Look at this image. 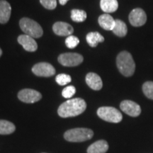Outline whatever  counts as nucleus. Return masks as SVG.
Instances as JSON below:
<instances>
[{"label":"nucleus","instance_id":"obj_1","mask_svg":"<svg viewBox=\"0 0 153 153\" xmlns=\"http://www.w3.org/2000/svg\"><path fill=\"white\" fill-rule=\"evenodd\" d=\"M87 108L85 101L81 98L72 99L62 103L59 106L57 113L62 118L74 117L82 114Z\"/></svg>","mask_w":153,"mask_h":153},{"label":"nucleus","instance_id":"obj_2","mask_svg":"<svg viewBox=\"0 0 153 153\" xmlns=\"http://www.w3.org/2000/svg\"><path fill=\"white\" fill-rule=\"evenodd\" d=\"M116 65L119 72L123 76H131L135 70V63L131 53L122 51L116 57Z\"/></svg>","mask_w":153,"mask_h":153},{"label":"nucleus","instance_id":"obj_3","mask_svg":"<svg viewBox=\"0 0 153 153\" xmlns=\"http://www.w3.org/2000/svg\"><path fill=\"white\" fill-rule=\"evenodd\" d=\"M94 132L86 128H76L68 130L64 134L66 140L72 143H81L92 138Z\"/></svg>","mask_w":153,"mask_h":153},{"label":"nucleus","instance_id":"obj_4","mask_svg":"<svg viewBox=\"0 0 153 153\" xmlns=\"http://www.w3.org/2000/svg\"><path fill=\"white\" fill-rule=\"evenodd\" d=\"M21 29L26 35L32 38H41L43 34V28L39 24L28 18H22L19 22Z\"/></svg>","mask_w":153,"mask_h":153},{"label":"nucleus","instance_id":"obj_5","mask_svg":"<svg viewBox=\"0 0 153 153\" xmlns=\"http://www.w3.org/2000/svg\"><path fill=\"white\" fill-rule=\"evenodd\" d=\"M97 115L100 118L110 123H118L123 119V116L114 107L102 106L97 110Z\"/></svg>","mask_w":153,"mask_h":153},{"label":"nucleus","instance_id":"obj_6","mask_svg":"<svg viewBox=\"0 0 153 153\" xmlns=\"http://www.w3.org/2000/svg\"><path fill=\"white\" fill-rule=\"evenodd\" d=\"M84 57L82 55L75 53H62L59 55L58 62L63 66L75 67L83 62Z\"/></svg>","mask_w":153,"mask_h":153},{"label":"nucleus","instance_id":"obj_7","mask_svg":"<svg viewBox=\"0 0 153 153\" xmlns=\"http://www.w3.org/2000/svg\"><path fill=\"white\" fill-rule=\"evenodd\" d=\"M18 98L22 102L26 104H33L41 100L42 95L41 93L34 89H24L19 91Z\"/></svg>","mask_w":153,"mask_h":153},{"label":"nucleus","instance_id":"obj_8","mask_svg":"<svg viewBox=\"0 0 153 153\" xmlns=\"http://www.w3.org/2000/svg\"><path fill=\"white\" fill-rule=\"evenodd\" d=\"M129 22L133 26L140 27L144 25L147 22L146 13L140 8L134 9L129 14Z\"/></svg>","mask_w":153,"mask_h":153},{"label":"nucleus","instance_id":"obj_9","mask_svg":"<svg viewBox=\"0 0 153 153\" xmlns=\"http://www.w3.org/2000/svg\"><path fill=\"white\" fill-rule=\"evenodd\" d=\"M32 72L36 76L48 77V76L54 75L55 73V69L50 63L39 62L33 67Z\"/></svg>","mask_w":153,"mask_h":153},{"label":"nucleus","instance_id":"obj_10","mask_svg":"<svg viewBox=\"0 0 153 153\" xmlns=\"http://www.w3.org/2000/svg\"><path fill=\"white\" fill-rule=\"evenodd\" d=\"M120 108L123 111L132 117H137L141 114V108L137 103L131 100H124L120 103Z\"/></svg>","mask_w":153,"mask_h":153},{"label":"nucleus","instance_id":"obj_11","mask_svg":"<svg viewBox=\"0 0 153 153\" xmlns=\"http://www.w3.org/2000/svg\"><path fill=\"white\" fill-rule=\"evenodd\" d=\"M53 30L56 35L60 36H70L74 32L71 25L62 22L55 23L53 26Z\"/></svg>","mask_w":153,"mask_h":153},{"label":"nucleus","instance_id":"obj_12","mask_svg":"<svg viewBox=\"0 0 153 153\" xmlns=\"http://www.w3.org/2000/svg\"><path fill=\"white\" fill-rule=\"evenodd\" d=\"M18 43L22 45L25 51L28 52H34L38 49V45L33 38L26 35H21L18 37Z\"/></svg>","mask_w":153,"mask_h":153},{"label":"nucleus","instance_id":"obj_13","mask_svg":"<svg viewBox=\"0 0 153 153\" xmlns=\"http://www.w3.org/2000/svg\"><path fill=\"white\" fill-rule=\"evenodd\" d=\"M86 83L93 90L99 91L103 87V82L101 77L98 74L94 73V72H89L86 76Z\"/></svg>","mask_w":153,"mask_h":153},{"label":"nucleus","instance_id":"obj_14","mask_svg":"<svg viewBox=\"0 0 153 153\" xmlns=\"http://www.w3.org/2000/svg\"><path fill=\"white\" fill-rule=\"evenodd\" d=\"M11 12L10 4L6 0H0V24H4L9 22Z\"/></svg>","mask_w":153,"mask_h":153},{"label":"nucleus","instance_id":"obj_15","mask_svg":"<svg viewBox=\"0 0 153 153\" xmlns=\"http://www.w3.org/2000/svg\"><path fill=\"white\" fill-rule=\"evenodd\" d=\"M108 150V144L104 140L94 143L87 149V153H106Z\"/></svg>","mask_w":153,"mask_h":153},{"label":"nucleus","instance_id":"obj_16","mask_svg":"<svg viewBox=\"0 0 153 153\" xmlns=\"http://www.w3.org/2000/svg\"><path fill=\"white\" fill-rule=\"evenodd\" d=\"M99 24L101 28L106 30H112L115 26L114 18L108 14L101 15L98 19Z\"/></svg>","mask_w":153,"mask_h":153},{"label":"nucleus","instance_id":"obj_17","mask_svg":"<svg viewBox=\"0 0 153 153\" xmlns=\"http://www.w3.org/2000/svg\"><path fill=\"white\" fill-rule=\"evenodd\" d=\"M100 7L103 11L106 14L113 13L118 8L117 0H101Z\"/></svg>","mask_w":153,"mask_h":153},{"label":"nucleus","instance_id":"obj_18","mask_svg":"<svg viewBox=\"0 0 153 153\" xmlns=\"http://www.w3.org/2000/svg\"><path fill=\"white\" fill-rule=\"evenodd\" d=\"M87 42L91 47L95 48L99 43L104 41V38L101 35L99 32H90L87 35L86 37Z\"/></svg>","mask_w":153,"mask_h":153},{"label":"nucleus","instance_id":"obj_19","mask_svg":"<svg viewBox=\"0 0 153 153\" xmlns=\"http://www.w3.org/2000/svg\"><path fill=\"white\" fill-rule=\"evenodd\" d=\"M113 33L118 37H124L128 33V28L126 24L120 19L115 20V26L112 30Z\"/></svg>","mask_w":153,"mask_h":153},{"label":"nucleus","instance_id":"obj_20","mask_svg":"<svg viewBox=\"0 0 153 153\" xmlns=\"http://www.w3.org/2000/svg\"><path fill=\"white\" fill-rule=\"evenodd\" d=\"M16 130L14 124L6 120H0V135H9Z\"/></svg>","mask_w":153,"mask_h":153},{"label":"nucleus","instance_id":"obj_21","mask_svg":"<svg viewBox=\"0 0 153 153\" xmlns=\"http://www.w3.org/2000/svg\"><path fill=\"white\" fill-rule=\"evenodd\" d=\"M87 13L80 9H72L71 11V19L74 22H83L87 19Z\"/></svg>","mask_w":153,"mask_h":153},{"label":"nucleus","instance_id":"obj_22","mask_svg":"<svg viewBox=\"0 0 153 153\" xmlns=\"http://www.w3.org/2000/svg\"><path fill=\"white\" fill-rule=\"evenodd\" d=\"M143 91L145 97L153 100V82L148 81L145 82L143 85Z\"/></svg>","mask_w":153,"mask_h":153},{"label":"nucleus","instance_id":"obj_23","mask_svg":"<svg viewBox=\"0 0 153 153\" xmlns=\"http://www.w3.org/2000/svg\"><path fill=\"white\" fill-rule=\"evenodd\" d=\"M55 81L59 85L64 86L66 85L67 84L70 83L72 81V78L69 74H60L56 76L55 77Z\"/></svg>","mask_w":153,"mask_h":153},{"label":"nucleus","instance_id":"obj_24","mask_svg":"<svg viewBox=\"0 0 153 153\" xmlns=\"http://www.w3.org/2000/svg\"><path fill=\"white\" fill-rule=\"evenodd\" d=\"M79 38L72 35L68 36L65 40L66 46L68 47V48H70V49L76 48L78 45H79Z\"/></svg>","mask_w":153,"mask_h":153},{"label":"nucleus","instance_id":"obj_25","mask_svg":"<svg viewBox=\"0 0 153 153\" xmlns=\"http://www.w3.org/2000/svg\"><path fill=\"white\" fill-rule=\"evenodd\" d=\"M75 92L76 89L74 86H68V87H66L65 89H63L62 91V95L65 98L70 99L72 97H73Z\"/></svg>","mask_w":153,"mask_h":153},{"label":"nucleus","instance_id":"obj_26","mask_svg":"<svg viewBox=\"0 0 153 153\" xmlns=\"http://www.w3.org/2000/svg\"><path fill=\"white\" fill-rule=\"evenodd\" d=\"M40 2L45 9L49 10L55 9L57 7L56 0H40Z\"/></svg>","mask_w":153,"mask_h":153},{"label":"nucleus","instance_id":"obj_27","mask_svg":"<svg viewBox=\"0 0 153 153\" xmlns=\"http://www.w3.org/2000/svg\"><path fill=\"white\" fill-rule=\"evenodd\" d=\"M69 1V0H59V1H60V4L61 5H65L66 4L67 2Z\"/></svg>","mask_w":153,"mask_h":153},{"label":"nucleus","instance_id":"obj_28","mask_svg":"<svg viewBox=\"0 0 153 153\" xmlns=\"http://www.w3.org/2000/svg\"><path fill=\"white\" fill-rule=\"evenodd\" d=\"M1 55H2V51H1V49L0 48V57H1Z\"/></svg>","mask_w":153,"mask_h":153}]
</instances>
